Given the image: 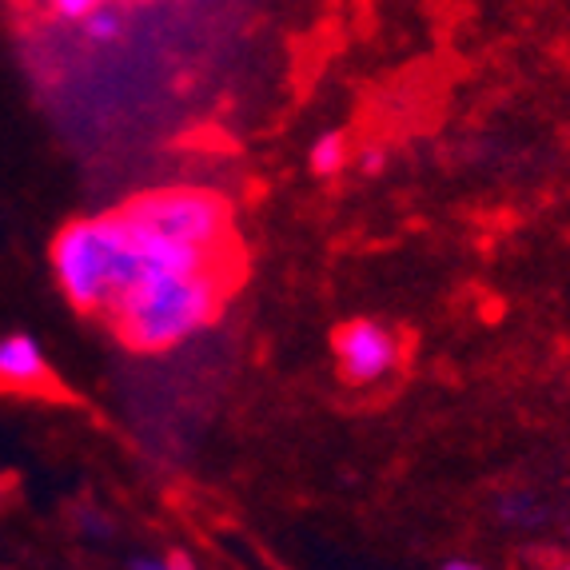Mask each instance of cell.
<instances>
[{"mask_svg": "<svg viewBox=\"0 0 570 570\" xmlns=\"http://www.w3.org/2000/svg\"><path fill=\"white\" fill-rule=\"evenodd\" d=\"M48 264L68 304L85 315H108L136 279L153 272H212L216 256L168 239L128 204L100 216H77L52 236Z\"/></svg>", "mask_w": 570, "mask_h": 570, "instance_id": "obj_1", "label": "cell"}, {"mask_svg": "<svg viewBox=\"0 0 570 570\" xmlns=\"http://www.w3.org/2000/svg\"><path fill=\"white\" fill-rule=\"evenodd\" d=\"M224 307V272H153L108 307V327L128 352H171L216 324Z\"/></svg>", "mask_w": 570, "mask_h": 570, "instance_id": "obj_2", "label": "cell"}, {"mask_svg": "<svg viewBox=\"0 0 570 570\" xmlns=\"http://www.w3.org/2000/svg\"><path fill=\"white\" fill-rule=\"evenodd\" d=\"M128 208L140 219H148L156 232H164L168 239L196 247L204 256L224 259V247L232 236V208L224 196L208 188H156L132 196Z\"/></svg>", "mask_w": 570, "mask_h": 570, "instance_id": "obj_3", "label": "cell"}, {"mask_svg": "<svg viewBox=\"0 0 570 570\" xmlns=\"http://www.w3.org/2000/svg\"><path fill=\"white\" fill-rule=\"evenodd\" d=\"M332 355L347 387H371L400 367V340L380 320H347L335 327Z\"/></svg>", "mask_w": 570, "mask_h": 570, "instance_id": "obj_4", "label": "cell"}, {"mask_svg": "<svg viewBox=\"0 0 570 570\" xmlns=\"http://www.w3.org/2000/svg\"><path fill=\"white\" fill-rule=\"evenodd\" d=\"M52 383V367L32 332L0 335V391H40Z\"/></svg>", "mask_w": 570, "mask_h": 570, "instance_id": "obj_5", "label": "cell"}, {"mask_svg": "<svg viewBox=\"0 0 570 570\" xmlns=\"http://www.w3.org/2000/svg\"><path fill=\"white\" fill-rule=\"evenodd\" d=\"M491 511L507 531H519V534L539 531V527L551 519L547 499H542L539 491H531V487H507V491H499L494 494Z\"/></svg>", "mask_w": 570, "mask_h": 570, "instance_id": "obj_6", "label": "cell"}, {"mask_svg": "<svg viewBox=\"0 0 570 570\" xmlns=\"http://www.w3.org/2000/svg\"><path fill=\"white\" fill-rule=\"evenodd\" d=\"M347 160H352V140H347V132H340V128L320 132L312 140V148H307V168H312L315 176H324V180L340 176V171L347 168Z\"/></svg>", "mask_w": 570, "mask_h": 570, "instance_id": "obj_7", "label": "cell"}, {"mask_svg": "<svg viewBox=\"0 0 570 570\" xmlns=\"http://www.w3.org/2000/svg\"><path fill=\"white\" fill-rule=\"evenodd\" d=\"M124 17H128V9H124V4H108V0H100L92 17L80 24V37L92 40V45H116V40L124 37V29H128V24H124Z\"/></svg>", "mask_w": 570, "mask_h": 570, "instance_id": "obj_8", "label": "cell"}, {"mask_svg": "<svg viewBox=\"0 0 570 570\" xmlns=\"http://www.w3.org/2000/svg\"><path fill=\"white\" fill-rule=\"evenodd\" d=\"M96 4H100V0H48L45 12L57 20V24H65V29H77L80 32V24L92 17Z\"/></svg>", "mask_w": 570, "mask_h": 570, "instance_id": "obj_9", "label": "cell"}, {"mask_svg": "<svg viewBox=\"0 0 570 570\" xmlns=\"http://www.w3.org/2000/svg\"><path fill=\"white\" fill-rule=\"evenodd\" d=\"M77 527H80V534H85V539H92V542H108L116 534V523L96 503H80L77 507Z\"/></svg>", "mask_w": 570, "mask_h": 570, "instance_id": "obj_10", "label": "cell"}, {"mask_svg": "<svg viewBox=\"0 0 570 570\" xmlns=\"http://www.w3.org/2000/svg\"><path fill=\"white\" fill-rule=\"evenodd\" d=\"M355 164H360L363 176H375V171L387 168V148H380V144H367V148L355 156Z\"/></svg>", "mask_w": 570, "mask_h": 570, "instance_id": "obj_11", "label": "cell"}, {"mask_svg": "<svg viewBox=\"0 0 570 570\" xmlns=\"http://www.w3.org/2000/svg\"><path fill=\"white\" fill-rule=\"evenodd\" d=\"M128 570H168V559L164 554H132Z\"/></svg>", "mask_w": 570, "mask_h": 570, "instance_id": "obj_12", "label": "cell"}, {"mask_svg": "<svg viewBox=\"0 0 570 570\" xmlns=\"http://www.w3.org/2000/svg\"><path fill=\"white\" fill-rule=\"evenodd\" d=\"M439 570H491V567L479 562V559H463V554H455V559H448Z\"/></svg>", "mask_w": 570, "mask_h": 570, "instance_id": "obj_13", "label": "cell"}, {"mask_svg": "<svg viewBox=\"0 0 570 570\" xmlns=\"http://www.w3.org/2000/svg\"><path fill=\"white\" fill-rule=\"evenodd\" d=\"M164 559H168V570H200L191 562V554H184V551H168Z\"/></svg>", "mask_w": 570, "mask_h": 570, "instance_id": "obj_14", "label": "cell"}, {"mask_svg": "<svg viewBox=\"0 0 570 570\" xmlns=\"http://www.w3.org/2000/svg\"><path fill=\"white\" fill-rule=\"evenodd\" d=\"M0 511H4V487H0Z\"/></svg>", "mask_w": 570, "mask_h": 570, "instance_id": "obj_15", "label": "cell"}, {"mask_svg": "<svg viewBox=\"0 0 570 570\" xmlns=\"http://www.w3.org/2000/svg\"><path fill=\"white\" fill-rule=\"evenodd\" d=\"M559 570H570V562H562V567H559Z\"/></svg>", "mask_w": 570, "mask_h": 570, "instance_id": "obj_16", "label": "cell"}]
</instances>
